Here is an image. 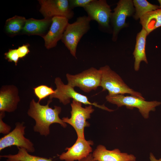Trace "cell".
Listing matches in <instances>:
<instances>
[{
    "label": "cell",
    "mask_w": 161,
    "mask_h": 161,
    "mask_svg": "<svg viewBox=\"0 0 161 161\" xmlns=\"http://www.w3.org/2000/svg\"><path fill=\"white\" fill-rule=\"evenodd\" d=\"M52 100H48L45 105H41L33 99L30 102L27 111L29 116L35 122L33 127V130L42 135L46 137L50 134V126L54 123L60 124L63 128L66 127L67 125L59 117L61 111V107L55 106L54 109L49 107Z\"/></svg>",
    "instance_id": "1"
},
{
    "label": "cell",
    "mask_w": 161,
    "mask_h": 161,
    "mask_svg": "<svg viewBox=\"0 0 161 161\" xmlns=\"http://www.w3.org/2000/svg\"><path fill=\"white\" fill-rule=\"evenodd\" d=\"M102 74L100 86L103 91L107 90L109 95L130 94L131 95L145 99L140 92L131 88L121 77L108 65L100 68Z\"/></svg>",
    "instance_id": "2"
},
{
    "label": "cell",
    "mask_w": 161,
    "mask_h": 161,
    "mask_svg": "<svg viewBox=\"0 0 161 161\" xmlns=\"http://www.w3.org/2000/svg\"><path fill=\"white\" fill-rule=\"evenodd\" d=\"M91 21L88 16H79L74 22L68 23L64 32L62 41L75 58L78 44L83 35L89 30Z\"/></svg>",
    "instance_id": "3"
},
{
    "label": "cell",
    "mask_w": 161,
    "mask_h": 161,
    "mask_svg": "<svg viewBox=\"0 0 161 161\" xmlns=\"http://www.w3.org/2000/svg\"><path fill=\"white\" fill-rule=\"evenodd\" d=\"M106 98L109 102L116 105L118 107L125 106L129 109H133L134 108H137L142 116L145 119L148 118L150 112L154 111L156 108L161 104V102L159 101H147L145 99L131 95H108Z\"/></svg>",
    "instance_id": "4"
},
{
    "label": "cell",
    "mask_w": 161,
    "mask_h": 161,
    "mask_svg": "<svg viewBox=\"0 0 161 161\" xmlns=\"http://www.w3.org/2000/svg\"><path fill=\"white\" fill-rule=\"evenodd\" d=\"M66 76L68 85L74 88L78 87L88 93L100 86L102 74L99 69L92 67L75 75L67 73Z\"/></svg>",
    "instance_id": "5"
},
{
    "label": "cell",
    "mask_w": 161,
    "mask_h": 161,
    "mask_svg": "<svg viewBox=\"0 0 161 161\" xmlns=\"http://www.w3.org/2000/svg\"><path fill=\"white\" fill-rule=\"evenodd\" d=\"M71 106L70 117H63L62 120L64 122L72 126L78 137L85 138L84 129L90 126L89 123L86 120L90 118L91 114L94 112V109L92 105L83 107L82 103L73 100Z\"/></svg>",
    "instance_id": "6"
},
{
    "label": "cell",
    "mask_w": 161,
    "mask_h": 161,
    "mask_svg": "<svg viewBox=\"0 0 161 161\" xmlns=\"http://www.w3.org/2000/svg\"><path fill=\"white\" fill-rule=\"evenodd\" d=\"M55 83L56 89L55 90V93L49 96V99L52 100L53 98H57L60 103L66 105L70 102V99H72L83 104L93 105L109 112L114 111L113 110L109 109L104 104L101 105L95 102H90L86 96L77 92L74 88L68 84H64L60 78L57 77L55 78Z\"/></svg>",
    "instance_id": "7"
},
{
    "label": "cell",
    "mask_w": 161,
    "mask_h": 161,
    "mask_svg": "<svg viewBox=\"0 0 161 161\" xmlns=\"http://www.w3.org/2000/svg\"><path fill=\"white\" fill-rule=\"evenodd\" d=\"M24 123L17 122L14 129L0 139V151L12 146L24 148L29 153H33L35 148L33 143L24 136L26 126Z\"/></svg>",
    "instance_id": "8"
},
{
    "label": "cell",
    "mask_w": 161,
    "mask_h": 161,
    "mask_svg": "<svg viewBox=\"0 0 161 161\" xmlns=\"http://www.w3.org/2000/svg\"><path fill=\"white\" fill-rule=\"evenodd\" d=\"M40 12L45 18L63 16L69 19L72 18L74 12L70 7L68 0H41Z\"/></svg>",
    "instance_id": "9"
},
{
    "label": "cell",
    "mask_w": 161,
    "mask_h": 161,
    "mask_svg": "<svg viewBox=\"0 0 161 161\" xmlns=\"http://www.w3.org/2000/svg\"><path fill=\"white\" fill-rule=\"evenodd\" d=\"M83 8L91 21H96L103 27H109L112 13L106 0H92Z\"/></svg>",
    "instance_id": "10"
},
{
    "label": "cell",
    "mask_w": 161,
    "mask_h": 161,
    "mask_svg": "<svg viewBox=\"0 0 161 161\" xmlns=\"http://www.w3.org/2000/svg\"><path fill=\"white\" fill-rule=\"evenodd\" d=\"M134 12L133 1L131 0H120L112 13L111 19L113 30L112 39L116 40L117 35L121 29L126 26V19L132 15Z\"/></svg>",
    "instance_id": "11"
},
{
    "label": "cell",
    "mask_w": 161,
    "mask_h": 161,
    "mask_svg": "<svg viewBox=\"0 0 161 161\" xmlns=\"http://www.w3.org/2000/svg\"><path fill=\"white\" fill-rule=\"evenodd\" d=\"M93 142L87 140L85 138L78 137L74 144L65 148L66 152L58 155L59 159L65 161H79L87 157L92 151L91 145Z\"/></svg>",
    "instance_id": "12"
},
{
    "label": "cell",
    "mask_w": 161,
    "mask_h": 161,
    "mask_svg": "<svg viewBox=\"0 0 161 161\" xmlns=\"http://www.w3.org/2000/svg\"><path fill=\"white\" fill-rule=\"evenodd\" d=\"M66 17L56 16L52 18V23L47 34L42 36L45 46L47 49L55 47L57 42L62 39L64 32L69 23Z\"/></svg>",
    "instance_id": "13"
},
{
    "label": "cell",
    "mask_w": 161,
    "mask_h": 161,
    "mask_svg": "<svg viewBox=\"0 0 161 161\" xmlns=\"http://www.w3.org/2000/svg\"><path fill=\"white\" fill-rule=\"evenodd\" d=\"M92 155L96 161H136V158L134 155L122 152L119 149L108 150L101 145L97 146Z\"/></svg>",
    "instance_id": "14"
},
{
    "label": "cell",
    "mask_w": 161,
    "mask_h": 161,
    "mask_svg": "<svg viewBox=\"0 0 161 161\" xmlns=\"http://www.w3.org/2000/svg\"><path fill=\"white\" fill-rule=\"evenodd\" d=\"M20 99L17 88L13 85L4 86L0 92V112H11L17 109Z\"/></svg>",
    "instance_id": "15"
},
{
    "label": "cell",
    "mask_w": 161,
    "mask_h": 161,
    "mask_svg": "<svg viewBox=\"0 0 161 161\" xmlns=\"http://www.w3.org/2000/svg\"><path fill=\"white\" fill-rule=\"evenodd\" d=\"M148 35L146 31L143 27L136 36V43L133 54L134 58V68L136 71L139 70L141 61L148 64L145 53L146 38Z\"/></svg>",
    "instance_id": "16"
},
{
    "label": "cell",
    "mask_w": 161,
    "mask_h": 161,
    "mask_svg": "<svg viewBox=\"0 0 161 161\" xmlns=\"http://www.w3.org/2000/svg\"><path fill=\"white\" fill-rule=\"evenodd\" d=\"M52 23V18L42 19L30 18L27 20L22 30L23 32L30 35H40L45 32Z\"/></svg>",
    "instance_id": "17"
},
{
    "label": "cell",
    "mask_w": 161,
    "mask_h": 161,
    "mask_svg": "<svg viewBox=\"0 0 161 161\" xmlns=\"http://www.w3.org/2000/svg\"><path fill=\"white\" fill-rule=\"evenodd\" d=\"M140 23L146 31L148 35L161 26V8L148 13L140 18Z\"/></svg>",
    "instance_id": "18"
},
{
    "label": "cell",
    "mask_w": 161,
    "mask_h": 161,
    "mask_svg": "<svg viewBox=\"0 0 161 161\" xmlns=\"http://www.w3.org/2000/svg\"><path fill=\"white\" fill-rule=\"evenodd\" d=\"M17 148L18 151L17 154L1 155H0V157L7 158V161H52L51 158H47L32 155L24 148Z\"/></svg>",
    "instance_id": "19"
},
{
    "label": "cell",
    "mask_w": 161,
    "mask_h": 161,
    "mask_svg": "<svg viewBox=\"0 0 161 161\" xmlns=\"http://www.w3.org/2000/svg\"><path fill=\"white\" fill-rule=\"evenodd\" d=\"M133 3L135 7V13L134 17L136 20L140 18L148 13L160 8V6L152 4L146 0H134Z\"/></svg>",
    "instance_id": "20"
},
{
    "label": "cell",
    "mask_w": 161,
    "mask_h": 161,
    "mask_svg": "<svg viewBox=\"0 0 161 161\" xmlns=\"http://www.w3.org/2000/svg\"><path fill=\"white\" fill-rule=\"evenodd\" d=\"M26 20L24 17L18 16L7 19L5 25L6 32L11 34H17L22 30Z\"/></svg>",
    "instance_id": "21"
},
{
    "label": "cell",
    "mask_w": 161,
    "mask_h": 161,
    "mask_svg": "<svg viewBox=\"0 0 161 161\" xmlns=\"http://www.w3.org/2000/svg\"><path fill=\"white\" fill-rule=\"evenodd\" d=\"M35 94L38 99V102L54 93L55 90L52 87L42 85L33 88Z\"/></svg>",
    "instance_id": "22"
},
{
    "label": "cell",
    "mask_w": 161,
    "mask_h": 161,
    "mask_svg": "<svg viewBox=\"0 0 161 161\" xmlns=\"http://www.w3.org/2000/svg\"><path fill=\"white\" fill-rule=\"evenodd\" d=\"M5 58L9 61L13 62L16 65L20 58L17 52V49H10L4 54Z\"/></svg>",
    "instance_id": "23"
},
{
    "label": "cell",
    "mask_w": 161,
    "mask_h": 161,
    "mask_svg": "<svg viewBox=\"0 0 161 161\" xmlns=\"http://www.w3.org/2000/svg\"><path fill=\"white\" fill-rule=\"evenodd\" d=\"M5 115V112H0V133L7 134L11 131V127L5 123L2 119Z\"/></svg>",
    "instance_id": "24"
},
{
    "label": "cell",
    "mask_w": 161,
    "mask_h": 161,
    "mask_svg": "<svg viewBox=\"0 0 161 161\" xmlns=\"http://www.w3.org/2000/svg\"><path fill=\"white\" fill-rule=\"evenodd\" d=\"M92 0H69V2L70 8L73 10L75 7H81L84 8Z\"/></svg>",
    "instance_id": "25"
},
{
    "label": "cell",
    "mask_w": 161,
    "mask_h": 161,
    "mask_svg": "<svg viewBox=\"0 0 161 161\" xmlns=\"http://www.w3.org/2000/svg\"><path fill=\"white\" fill-rule=\"evenodd\" d=\"M29 45L24 44L19 47L17 49V51L20 58L25 57L29 52L28 47Z\"/></svg>",
    "instance_id": "26"
},
{
    "label": "cell",
    "mask_w": 161,
    "mask_h": 161,
    "mask_svg": "<svg viewBox=\"0 0 161 161\" xmlns=\"http://www.w3.org/2000/svg\"><path fill=\"white\" fill-rule=\"evenodd\" d=\"M79 161H95L93 158L92 154L91 153L87 157Z\"/></svg>",
    "instance_id": "27"
},
{
    "label": "cell",
    "mask_w": 161,
    "mask_h": 161,
    "mask_svg": "<svg viewBox=\"0 0 161 161\" xmlns=\"http://www.w3.org/2000/svg\"><path fill=\"white\" fill-rule=\"evenodd\" d=\"M149 159L150 161H161V158L159 159H157L151 153H150V154Z\"/></svg>",
    "instance_id": "28"
},
{
    "label": "cell",
    "mask_w": 161,
    "mask_h": 161,
    "mask_svg": "<svg viewBox=\"0 0 161 161\" xmlns=\"http://www.w3.org/2000/svg\"><path fill=\"white\" fill-rule=\"evenodd\" d=\"M158 2H159L160 4V8H161V0H158Z\"/></svg>",
    "instance_id": "29"
},
{
    "label": "cell",
    "mask_w": 161,
    "mask_h": 161,
    "mask_svg": "<svg viewBox=\"0 0 161 161\" xmlns=\"http://www.w3.org/2000/svg\"></svg>",
    "instance_id": "30"
}]
</instances>
